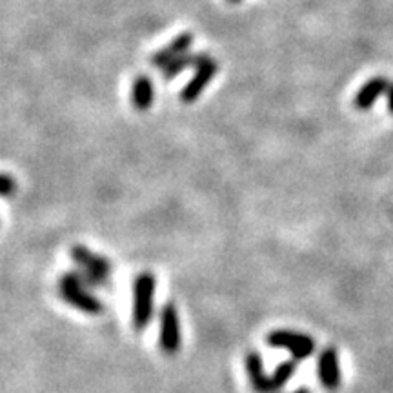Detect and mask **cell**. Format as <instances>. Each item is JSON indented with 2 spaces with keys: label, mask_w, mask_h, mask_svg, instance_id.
Instances as JSON below:
<instances>
[{
  "label": "cell",
  "mask_w": 393,
  "mask_h": 393,
  "mask_svg": "<svg viewBox=\"0 0 393 393\" xmlns=\"http://www.w3.org/2000/svg\"><path fill=\"white\" fill-rule=\"evenodd\" d=\"M58 295L71 308L87 315H99L104 310L99 299L92 293V286L84 280L79 271H68L58 280Z\"/></svg>",
  "instance_id": "1"
},
{
  "label": "cell",
  "mask_w": 393,
  "mask_h": 393,
  "mask_svg": "<svg viewBox=\"0 0 393 393\" xmlns=\"http://www.w3.org/2000/svg\"><path fill=\"white\" fill-rule=\"evenodd\" d=\"M70 255L75 264L80 268L79 273L92 288L108 286L109 279H111V271H113V264L108 257H102V255L95 254L93 249L82 244L71 246Z\"/></svg>",
  "instance_id": "2"
},
{
  "label": "cell",
  "mask_w": 393,
  "mask_h": 393,
  "mask_svg": "<svg viewBox=\"0 0 393 393\" xmlns=\"http://www.w3.org/2000/svg\"><path fill=\"white\" fill-rule=\"evenodd\" d=\"M155 275L151 271H142L133 280V326L142 332L149 326L155 302Z\"/></svg>",
  "instance_id": "3"
},
{
  "label": "cell",
  "mask_w": 393,
  "mask_h": 393,
  "mask_svg": "<svg viewBox=\"0 0 393 393\" xmlns=\"http://www.w3.org/2000/svg\"><path fill=\"white\" fill-rule=\"evenodd\" d=\"M268 344L273 348H284L292 354L295 361H304L311 357L315 351V341L310 335L299 332H289V330H273L266 337Z\"/></svg>",
  "instance_id": "4"
},
{
  "label": "cell",
  "mask_w": 393,
  "mask_h": 393,
  "mask_svg": "<svg viewBox=\"0 0 393 393\" xmlns=\"http://www.w3.org/2000/svg\"><path fill=\"white\" fill-rule=\"evenodd\" d=\"M180 319L177 306L173 302H168L161 311V335H158V344L166 355H175L180 349Z\"/></svg>",
  "instance_id": "5"
},
{
  "label": "cell",
  "mask_w": 393,
  "mask_h": 393,
  "mask_svg": "<svg viewBox=\"0 0 393 393\" xmlns=\"http://www.w3.org/2000/svg\"><path fill=\"white\" fill-rule=\"evenodd\" d=\"M320 385L328 392H337L341 386V363H339V351L333 346H328L320 351L319 363H317Z\"/></svg>",
  "instance_id": "6"
},
{
  "label": "cell",
  "mask_w": 393,
  "mask_h": 393,
  "mask_svg": "<svg viewBox=\"0 0 393 393\" xmlns=\"http://www.w3.org/2000/svg\"><path fill=\"white\" fill-rule=\"evenodd\" d=\"M217 71H218V64L213 61V58H211L210 62L202 64L201 68H196V73L193 75L192 79L188 80V84L182 87V92H180V101H182L184 104H192V102H195L196 99L204 93L208 84L215 79Z\"/></svg>",
  "instance_id": "7"
},
{
  "label": "cell",
  "mask_w": 393,
  "mask_h": 393,
  "mask_svg": "<svg viewBox=\"0 0 393 393\" xmlns=\"http://www.w3.org/2000/svg\"><path fill=\"white\" fill-rule=\"evenodd\" d=\"M193 40H195V37H193V33H189V31H184V33L177 35L170 44H168L166 48H162L158 49V51L153 53L151 66L164 70V68H166L168 64H171L175 58L182 57V55H186V53L192 49Z\"/></svg>",
  "instance_id": "8"
},
{
  "label": "cell",
  "mask_w": 393,
  "mask_h": 393,
  "mask_svg": "<svg viewBox=\"0 0 393 393\" xmlns=\"http://www.w3.org/2000/svg\"><path fill=\"white\" fill-rule=\"evenodd\" d=\"M389 84L392 82H389L386 77H373V79H370L357 92V95H355L354 99V106L358 109V111H366V109L373 108L377 99L388 92Z\"/></svg>",
  "instance_id": "9"
},
{
  "label": "cell",
  "mask_w": 393,
  "mask_h": 393,
  "mask_svg": "<svg viewBox=\"0 0 393 393\" xmlns=\"http://www.w3.org/2000/svg\"><path fill=\"white\" fill-rule=\"evenodd\" d=\"M244 364L251 388L257 393H273V389H271V377H268L266 371H264L261 355L257 351H249L244 357Z\"/></svg>",
  "instance_id": "10"
},
{
  "label": "cell",
  "mask_w": 393,
  "mask_h": 393,
  "mask_svg": "<svg viewBox=\"0 0 393 393\" xmlns=\"http://www.w3.org/2000/svg\"><path fill=\"white\" fill-rule=\"evenodd\" d=\"M211 61V55L210 53H192L188 51L186 55H182V57L175 58L171 64H168L164 70H162V77L166 80H171L175 79L177 75H180L182 71L186 70H196V68H201L202 64H206V62Z\"/></svg>",
  "instance_id": "11"
},
{
  "label": "cell",
  "mask_w": 393,
  "mask_h": 393,
  "mask_svg": "<svg viewBox=\"0 0 393 393\" xmlns=\"http://www.w3.org/2000/svg\"><path fill=\"white\" fill-rule=\"evenodd\" d=\"M153 99H155V92H153L151 79L146 77V75L137 77L133 86H131V102H133V108L137 111H148L153 104Z\"/></svg>",
  "instance_id": "12"
},
{
  "label": "cell",
  "mask_w": 393,
  "mask_h": 393,
  "mask_svg": "<svg viewBox=\"0 0 393 393\" xmlns=\"http://www.w3.org/2000/svg\"><path fill=\"white\" fill-rule=\"evenodd\" d=\"M295 370H297V364H295V361H284V363H280L279 366H277V370L270 375L271 377V389H273V393L279 392L280 388H284V385H286V382H288V380L293 377Z\"/></svg>",
  "instance_id": "13"
},
{
  "label": "cell",
  "mask_w": 393,
  "mask_h": 393,
  "mask_svg": "<svg viewBox=\"0 0 393 393\" xmlns=\"http://www.w3.org/2000/svg\"><path fill=\"white\" fill-rule=\"evenodd\" d=\"M0 189H2V196L13 195L15 189H17V182H15V179L9 173L2 175V186H0Z\"/></svg>",
  "instance_id": "14"
},
{
  "label": "cell",
  "mask_w": 393,
  "mask_h": 393,
  "mask_svg": "<svg viewBox=\"0 0 393 393\" xmlns=\"http://www.w3.org/2000/svg\"><path fill=\"white\" fill-rule=\"evenodd\" d=\"M386 96H388V111L393 115V82L389 84L388 92H386Z\"/></svg>",
  "instance_id": "15"
},
{
  "label": "cell",
  "mask_w": 393,
  "mask_h": 393,
  "mask_svg": "<svg viewBox=\"0 0 393 393\" xmlns=\"http://www.w3.org/2000/svg\"><path fill=\"white\" fill-rule=\"evenodd\" d=\"M292 393H311V392L308 388H299V389H295V392H292Z\"/></svg>",
  "instance_id": "16"
},
{
  "label": "cell",
  "mask_w": 393,
  "mask_h": 393,
  "mask_svg": "<svg viewBox=\"0 0 393 393\" xmlns=\"http://www.w3.org/2000/svg\"><path fill=\"white\" fill-rule=\"evenodd\" d=\"M230 4H239V2H242V0H227Z\"/></svg>",
  "instance_id": "17"
}]
</instances>
